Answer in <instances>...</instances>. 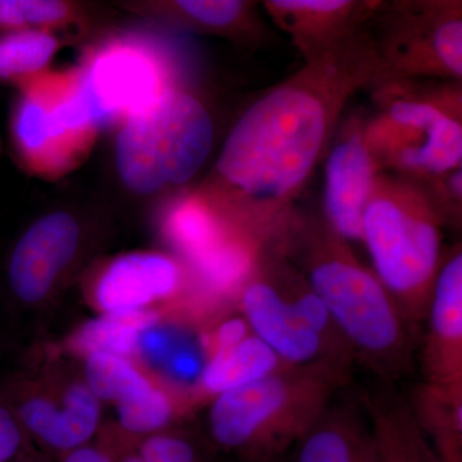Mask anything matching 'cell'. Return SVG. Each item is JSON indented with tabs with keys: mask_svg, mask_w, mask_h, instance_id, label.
I'll return each instance as SVG.
<instances>
[{
	"mask_svg": "<svg viewBox=\"0 0 462 462\" xmlns=\"http://www.w3.org/2000/svg\"><path fill=\"white\" fill-rule=\"evenodd\" d=\"M339 57L338 51L312 57L302 74L251 106L225 142L218 173L251 203L263 234L309 178L337 108L354 85L356 75Z\"/></svg>",
	"mask_w": 462,
	"mask_h": 462,
	"instance_id": "cell-1",
	"label": "cell"
},
{
	"mask_svg": "<svg viewBox=\"0 0 462 462\" xmlns=\"http://www.w3.org/2000/svg\"><path fill=\"white\" fill-rule=\"evenodd\" d=\"M306 243L307 284L355 357L389 382L411 372L409 321L375 273L358 263L330 229L311 231Z\"/></svg>",
	"mask_w": 462,
	"mask_h": 462,
	"instance_id": "cell-2",
	"label": "cell"
},
{
	"mask_svg": "<svg viewBox=\"0 0 462 462\" xmlns=\"http://www.w3.org/2000/svg\"><path fill=\"white\" fill-rule=\"evenodd\" d=\"M345 383L325 366H284L218 394L209 410L211 436L247 462L281 458L327 411Z\"/></svg>",
	"mask_w": 462,
	"mask_h": 462,
	"instance_id": "cell-3",
	"label": "cell"
},
{
	"mask_svg": "<svg viewBox=\"0 0 462 462\" xmlns=\"http://www.w3.org/2000/svg\"><path fill=\"white\" fill-rule=\"evenodd\" d=\"M363 242L404 319L425 320L440 269L439 220L430 202L409 185L375 181L365 207Z\"/></svg>",
	"mask_w": 462,
	"mask_h": 462,
	"instance_id": "cell-4",
	"label": "cell"
},
{
	"mask_svg": "<svg viewBox=\"0 0 462 462\" xmlns=\"http://www.w3.org/2000/svg\"><path fill=\"white\" fill-rule=\"evenodd\" d=\"M212 142L214 125L206 108L189 94L170 89L125 120L116 162L130 189L152 193L193 178Z\"/></svg>",
	"mask_w": 462,
	"mask_h": 462,
	"instance_id": "cell-5",
	"label": "cell"
},
{
	"mask_svg": "<svg viewBox=\"0 0 462 462\" xmlns=\"http://www.w3.org/2000/svg\"><path fill=\"white\" fill-rule=\"evenodd\" d=\"M18 88L11 134L23 165L36 175L56 178L83 162L100 124L80 71L41 74Z\"/></svg>",
	"mask_w": 462,
	"mask_h": 462,
	"instance_id": "cell-6",
	"label": "cell"
},
{
	"mask_svg": "<svg viewBox=\"0 0 462 462\" xmlns=\"http://www.w3.org/2000/svg\"><path fill=\"white\" fill-rule=\"evenodd\" d=\"M243 318L252 334L287 366H325L346 379L354 354L325 338L310 325L291 294L263 276H252L240 296Z\"/></svg>",
	"mask_w": 462,
	"mask_h": 462,
	"instance_id": "cell-7",
	"label": "cell"
},
{
	"mask_svg": "<svg viewBox=\"0 0 462 462\" xmlns=\"http://www.w3.org/2000/svg\"><path fill=\"white\" fill-rule=\"evenodd\" d=\"M80 76L99 124L126 120L170 90L162 60L134 42H114L100 48L87 60Z\"/></svg>",
	"mask_w": 462,
	"mask_h": 462,
	"instance_id": "cell-8",
	"label": "cell"
},
{
	"mask_svg": "<svg viewBox=\"0 0 462 462\" xmlns=\"http://www.w3.org/2000/svg\"><path fill=\"white\" fill-rule=\"evenodd\" d=\"M80 229L72 216L56 212L36 221L18 239L8 261V284L25 305H38L75 257Z\"/></svg>",
	"mask_w": 462,
	"mask_h": 462,
	"instance_id": "cell-9",
	"label": "cell"
},
{
	"mask_svg": "<svg viewBox=\"0 0 462 462\" xmlns=\"http://www.w3.org/2000/svg\"><path fill=\"white\" fill-rule=\"evenodd\" d=\"M424 367L428 383L462 385V254L456 252L438 273L427 314Z\"/></svg>",
	"mask_w": 462,
	"mask_h": 462,
	"instance_id": "cell-10",
	"label": "cell"
},
{
	"mask_svg": "<svg viewBox=\"0 0 462 462\" xmlns=\"http://www.w3.org/2000/svg\"><path fill=\"white\" fill-rule=\"evenodd\" d=\"M375 181V158L360 134L355 133L333 149L325 187V209L331 233L345 242H363L365 207Z\"/></svg>",
	"mask_w": 462,
	"mask_h": 462,
	"instance_id": "cell-11",
	"label": "cell"
},
{
	"mask_svg": "<svg viewBox=\"0 0 462 462\" xmlns=\"http://www.w3.org/2000/svg\"><path fill=\"white\" fill-rule=\"evenodd\" d=\"M181 282L180 267L157 254H132L117 258L100 276L97 306L105 314L139 311L171 296Z\"/></svg>",
	"mask_w": 462,
	"mask_h": 462,
	"instance_id": "cell-12",
	"label": "cell"
},
{
	"mask_svg": "<svg viewBox=\"0 0 462 462\" xmlns=\"http://www.w3.org/2000/svg\"><path fill=\"white\" fill-rule=\"evenodd\" d=\"M7 404L21 427L41 438L51 448L72 451L84 443L98 428L100 401L87 384L72 385L66 391L60 406L41 396H23Z\"/></svg>",
	"mask_w": 462,
	"mask_h": 462,
	"instance_id": "cell-13",
	"label": "cell"
},
{
	"mask_svg": "<svg viewBox=\"0 0 462 462\" xmlns=\"http://www.w3.org/2000/svg\"><path fill=\"white\" fill-rule=\"evenodd\" d=\"M294 462H375L369 424L352 407L331 403L298 440Z\"/></svg>",
	"mask_w": 462,
	"mask_h": 462,
	"instance_id": "cell-14",
	"label": "cell"
},
{
	"mask_svg": "<svg viewBox=\"0 0 462 462\" xmlns=\"http://www.w3.org/2000/svg\"><path fill=\"white\" fill-rule=\"evenodd\" d=\"M375 462H421L430 447L402 398L380 393L366 398Z\"/></svg>",
	"mask_w": 462,
	"mask_h": 462,
	"instance_id": "cell-15",
	"label": "cell"
},
{
	"mask_svg": "<svg viewBox=\"0 0 462 462\" xmlns=\"http://www.w3.org/2000/svg\"><path fill=\"white\" fill-rule=\"evenodd\" d=\"M287 366L254 334L231 348L212 354L200 373V384L218 394L251 384Z\"/></svg>",
	"mask_w": 462,
	"mask_h": 462,
	"instance_id": "cell-16",
	"label": "cell"
},
{
	"mask_svg": "<svg viewBox=\"0 0 462 462\" xmlns=\"http://www.w3.org/2000/svg\"><path fill=\"white\" fill-rule=\"evenodd\" d=\"M257 236L227 233L208 254L194 263L202 281L218 293L245 288L256 269Z\"/></svg>",
	"mask_w": 462,
	"mask_h": 462,
	"instance_id": "cell-17",
	"label": "cell"
},
{
	"mask_svg": "<svg viewBox=\"0 0 462 462\" xmlns=\"http://www.w3.org/2000/svg\"><path fill=\"white\" fill-rule=\"evenodd\" d=\"M157 320L156 312L147 310L106 314L87 322L76 331L69 339V346L84 356L93 352H107L126 357L138 348L143 331L154 327Z\"/></svg>",
	"mask_w": 462,
	"mask_h": 462,
	"instance_id": "cell-18",
	"label": "cell"
},
{
	"mask_svg": "<svg viewBox=\"0 0 462 462\" xmlns=\"http://www.w3.org/2000/svg\"><path fill=\"white\" fill-rule=\"evenodd\" d=\"M227 233L208 203L199 199L181 200L167 217L170 239L193 263L208 254Z\"/></svg>",
	"mask_w": 462,
	"mask_h": 462,
	"instance_id": "cell-19",
	"label": "cell"
},
{
	"mask_svg": "<svg viewBox=\"0 0 462 462\" xmlns=\"http://www.w3.org/2000/svg\"><path fill=\"white\" fill-rule=\"evenodd\" d=\"M58 48L45 30L0 32V80L18 85L42 74Z\"/></svg>",
	"mask_w": 462,
	"mask_h": 462,
	"instance_id": "cell-20",
	"label": "cell"
},
{
	"mask_svg": "<svg viewBox=\"0 0 462 462\" xmlns=\"http://www.w3.org/2000/svg\"><path fill=\"white\" fill-rule=\"evenodd\" d=\"M461 157V123L448 112L431 126L421 148L404 154L396 162L406 170L440 175L460 166Z\"/></svg>",
	"mask_w": 462,
	"mask_h": 462,
	"instance_id": "cell-21",
	"label": "cell"
},
{
	"mask_svg": "<svg viewBox=\"0 0 462 462\" xmlns=\"http://www.w3.org/2000/svg\"><path fill=\"white\" fill-rule=\"evenodd\" d=\"M116 403L121 424L125 430L135 434L161 430L172 416L170 398L144 375L130 385Z\"/></svg>",
	"mask_w": 462,
	"mask_h": 462,
	"instance_id": "cell-22",
	"label": "cell"
},
{
	"mask_svg": "<svg viewBox=\"0 0 462 462\" xmlns=\"http://www.w3.org/2000/svg\"><path fill=\"white\" fill-rule=\"evenodd\" d=\"M141 375L142 373L123 356L107 352L87 356L85 384L99 401L116 402L125 389Z\"/></svg>",
	"mask_w": 462,
	"mask_h": 462,
	"instance_id": "cell-23",
	"label": "cell"
},
{
	"mask_svg": "<svg viewBox=\"0 0 462 462\" xmlns=\"http://www.w3.org/2000/svg\"><path fill=\"white\" fill-rule=\"evenodd\" d=\"M71 9L53 0H0V32L42 30L65 23Z\"/></svg>",
	"mask_w": 462,
	"mask_h": 462,
	"instance_id": "cell-24",
	"label": "cell"
},
{
	"mask_svg": "<svg viewBox=\"0 0 462 462\" xmlns=\"http://www.w3.org/2000/svg\"><path fill=\"white\" fill-rule=\"evenodd\" d=\"M433 54L437 69L461 78L462 75V23L457 16L440 20L434 29Z\"/></svg>",
	"mask_w": 462,
	"mask_h": 462,
	"instance_id": "cell-25",
	"label": "cell"
},
{
	"mask_svg": "<svg viewBox=\"0 0 462 462\" xmlns=\"http://www.w3.org/2000/svg\"><path fill=\"white\" fill-rule=\"evenodd\" d=\"M176 7L199 25L223 29L238 23L245 5L234 0H185L176 3Z\"/></svg>",
	"mask_w": 462,
	"mask_h": 462,
	"instance_id": "cell-26",
	"label": "cell"
},
{
	"mask_svg": "<svg viewBox=\"0 0 462 462\" xmlns=\"http://www.w3.org/2000/svg\"><path fill=\"white\" fill-rule=\"evenodd\" d=\"M138 456L144 462H200L189 440L167 434H158L145 439Z\"/></svg>",
	"mask_w": 462,
	"mask_h": 462,
	"instance_id": "cell-27",
	"label": "cell"
},
{
	"mask_svg": "<svg viewBox=\"0 0 462 462\" xmlns=\"http://www.w3.org/2000/svg\"><path fill=\"white\" fill-rule=\"evenodd\" d=\"M23 451V427L5 401H0V462L14 460Z\"/></svg>",
	"mask_w": 462,
	"mask_h": 462,
	"instance_id": "cell-28",
	"label": "cell"
},
{
	"mask_svg": "<svg viewBox=\"0 0 462 462\" xmlns=\"http://www.w3.org/2000/svg\"><path fill=\"white\" fill-rule=\"evenodd\" d=\"M171 338L166 331L157 329V325L143 331L139 337L138 348L154 361H162L171 354Z\"/></svg>",
	"mask_w": 462,
	"mask_h": 462,
	"instance_id": "cell-29",
	"label": "cell"
},
{
	"mask_svg": "<svg viewBox=\"0 0 462 462\" xmlns=\"http://www.w3.org/2000/svg\"><path fill=\"white\" fill-rule=\"evenodd\" d=\"M252 331L249 329L247 321L245 318H233L230 320L223 322L216 330L214 338V348L212 354L224 349L231 348L243 339L247 338Z\"/></svg>",
	"mask_w": 462,
	"mask_h": 462,
	"instance_id": "cell-30",
	"label": "cell"
},
{
	"mask_svg": "<svg viewBox=\"0 0 462 462\" xmlns=\"http://www.w3.org/2000/svg\"><path fill=\"white\" fill-rule=\"evenodd\" d=\"M170 369L176 376L182 379L193 378L202 373L199 358L188 352L173 355L170 360Z\"/></svg>",
	"mask_w": 462,
	"mask_h": 462,
	"instance_id": "cell-31",
	"label": "cell"
},
{
	"mask_svg": "<svg viewBox=\"0 0 462 462\" xmlns=\"http://www.w3.org/2000/svg\"><path fill=\"white\" fill-rule=\"evenodd\" d=\"M65 462H112L111 457L100 449L79 447L67 455Z\"/></svg>",
	"mask_w": 462,
	"mask_h": 462,
	"instance_id": "cell-32",
	"label": "cell"
},
{
	"mask_svg": "<svg viewBox=\"0 0 462 462\" xmlns=\"http://www.w3.org/2000/svg\"><path fill=\"white\" fill-rule=\"evenodd\" d=\"M120 462H144L139 457L138 455H129L126 457H124Z\"/></svg>",
	"mask_w": 462,
	"mask_h": 462,
	"instance_id": "cell-33",
	"label": "cell"
},
{
	"mask_svg": "<svg viewBox=\"0 0 462 462\" xmlns=\"http://www.w3.org/2000/svg\"><path fill=\"white\" fill-rule=\"evenodd\" d=\"M421 462H436V458H434L433 451H431V449L430 454L425 456L424 460H422Z\"/></svg>",
	"mask_w": 462,
	"mask_h": 462,
	"instance_id": "cell-34",
	"label": "cell"
},
{
	"mask_svg": "<svg viewBox=\"0 0 462 462\" xmlns=\"http://www.w3.org/2000/svg\"><path fill=\"white\" fill-rule=\"evenodd\" d=\"M266 462H282V457L281 458H275V460H270V461H266Z\"/></svg>",
	"mask_w": 462,
	"mask_h": 462,
	"instance_id": "cell-35",
	"label": "cell"
},
{
	"mask_svg": "<svg viewBox=\"0 0 462 462\" xmlns=\"http://www.w3.org/2000/svg\"><path fill=\"white\" fill-rule=\"evenodd\" d=\"M23 462H25V461H23Z\"/></svg>",
	"mask_w": 462,
	"mask_h": 462,
	"instance_id": "cell-36",
	"label": "cell"
}]
</instances>
